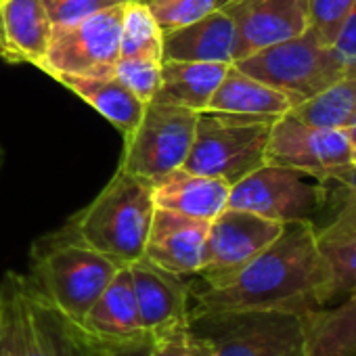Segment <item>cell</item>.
<instances>
[{"instance_id": "cell-1", "label": "cell", "mask_w": 356, "mask_h": 356, "mask_svg": "<svg viewBox=\"0 0 356 356\" xmlns=\"http://www.w3.org/2000/svg\"><path fill=\"white\" fill-rule=\"evenodd\" d=\"M329 268L312 220L287 222L281 235L235 275L191 281V316L206 312L270 310L304 316L325 308Z\"/></svg>"}, {"instance_id": "cell-2", "label": "cell", "mask_w": 356, "mask_h": 356, "mask_svg": "<svg viewBox=\"0 0 356 356\" xmlns=\"http://www.w3.org/2000/svg\"><path fill=\"white\" fill-rule=\"evenodd\" d=\"M155 212L151 181L118 168L103 191L61 229L118 266L143 258Z\"/></svg>"}, {"instance_id": "cell-3", "label": "cell", "mask_w": 356, "mask_h": 356, "mask_svg": "<svg viewBox=\"0 0 356 356\" xmlns=\"http://www.w3.org/2000/svg\"><path fill=\"white\" fill-rule=\"evenodd\" d=\"M120 268L59 229L34 243L28 281L67 318L80 323Z\"/></svg>"}, {"instance_id": "cell-4", "label": "cell", "mask_w": 356, "mask_h": 356, "mask_svg": "<svg viewBox=\"0 0 356 356\" xmlns=\"http://www.w3.org/2000/svg\"><path fill=\"white\" fill-rule=\"evenodd\" d=\"M191 333L208 356H308L302 316L270 310L191 316Z\"/></svg>"}, {"instance_id": "cell-5", "label": "cell", "mask_w": 356, "mask_h": 356, "mask_svg": "<svg viewBox=\"0 0 356 356\" xmlns=\"http://www.w3.org/2000/svg\"><path fill=\"white\" fill-rule=\"evenodd\" d=\"M275 122L204 111L200 113L195 140L183 168L195 174L222 178L233 187L241 178L264 165L266 145Z\"/></svg>"}, {"instance_id": "cell-6", "label": "cell", "mask_w": 356, "mask_h": 356, "mask_svg": "<svg viewBox=\"0 0 356 356\" xmlns=\"http://www.w3.org/2000/svg\"><path fill=\"white\" fill-rule=\"evenodd\" d=\"M197 120L200 113L187 107L149 101L140 122L124 138V155L118 168L147 181L183 168L195 140Z\"/></svg>"}, {"instance_id": "cell-7", "label": "cell", "mask_w": 356, "mask_h": 356, "mask_svg": "<svg viewBox=\"0 0 356 356\" xmlns=\"http://www.w3.org/2000/svg\"><path fill=\"white\" fill-rule=\"evenodd\" d=\"M233 65L248 76L283 90L296 99V105L346 78L331 49L323 47L310 30L302 36L260 49Z\"/></svg>"}, {"instance_id": "cell-8", "label": "cell", "mask_w": 356, "mask_h": 356, "mask_svg": "<svg viewBox=\"0 0 356 356\" xmlns=\"http://www.w3.org/2000/svg\"><path fill=\"white\" fill-rule=\"evenodd\" d=\"M124 5H118L70 26H53L49 49L36 67L49 74L51 78L113 76L115 65L120 61Z\"/></svg>"}, {"instance_id": "cell-9", "label": "cell", "mask_w": 356, "mask_h": 356, "mask_svg": "<svg viewBox=\"0 0 356 356\" xmlns=\"http://www.w3.org/2000/svg\"><path fill=\"white\" fill-rule=\"evenodd\" d=\"M321 185L304 181V174L264 163L231 187L229 208L254 212L277 222L312 220L323 210Z\"/></svg>"}, {"instance_id": "cell-10", "label": "cell", "mask_w": 356, "mask_h": 356, "mask_svg": "<svg viewBox=\"0 0 356 356\" xmlns=\"http://www.w3.org/2000/svg\"><path fill=\"white\" fill-rule=\"evenodd\" d=\"M283 227V222L268 220L254 212L237 208L222 210L210 222L204 264L195 279L216 283L235 275L262 250H266L281 235Z\"/></svg>"}, {"instance_id": "cell-11", "label": "cell", "mask_w": 356, "mask_h": 356, "mask_svg": "<svg viewBox=\"0 0 356 356\" xmlns=\"http://www.w3.org/2000/svg\"><path fill=\"white\" fill-rule=\"evenodd\" d=\"M264 163L316 178L352 163V157L343 130L310 126L291 115H283L270 128Z\"/></svg>"}, {"instance_id": "cell-12", "label": "cell", "mask_w": 356, "mask_h": 356, "mask_svg": "<svg viewBox=\"0 0 356 356\" xmlns=\"http://www.w3.org/2000/svg\"><path fill=\"white\" fill-rule=\"evenodd\" d=\"M143 329L153 337L191 323V281L174 275L145 256L128 264Z\"/></svg>"}, {"instance_id": "cell-13", "label": "cell", "mask_w": 356, "mask_h": 356, "mask_svg": "<svg viewBox=\"0 0 356 356\" xmlns=\"http://www.w3.org/2000/svg\"><path fill=\"white\" fill-rule=\"evenodd\" d=\"M222 9L237 28L235 61L310 28L308 0H227Z\"/></svg>"}, {"instance_id": "cell-14", "label": "cell", "mask_w": 356, "mask_h": 356, "mask_svg": "<svg viewBox=\"0 0 356 356\" xmlns=\"http://www.w3.org/2000/svg\"><path fill=\"white\" fill-rule=\"evenodd\" d=\"M208 229V220L155 208L143 256L174 275L195 277L204 264Z\"/></svg>"}, {"instance_id": "cell-15", "label": "cell", "mask_w": 356, "mask_h": 356, "mask_svg": "<svg viewBox=\"0 0 356 356\" xmlns=\"http://www.w3.org/2000/svg\"><path fill=\"white\" fill-rule=\"evenodd\" d=\"M151 191L155 208L208 222L229 208L231 197V185L227 181L195 174L187 168H178L161 178H155L151 181Z\"/></svg>"}, {"instance_id": "cell-16", "label": "cell", "mask_w": 356, "mask_h": 356, "mask_svg": "<svg viewBox=\"0 0 356 356\" xmlns=\"http://www.w3.org/2000/svg\"><path fill=\"white\" fill-rule=\"evenodd\" d=\"M78 325L88 337L101 343H126L149 335L140 323L128 266L115 273Z\"/></svg>"}, {"instance_id": "cell-17", "label": "cell", "mask_w": 356, "mask_h": 356, "mask_svg": "<svg viewBox=\"0 0 356 356\" xmlns=\"http://www.w3.org/2000/svg\"><path fill=\"white\" fill-rule=\"evenodd\" d=\"M237 28L220 7L206 17L163 34V61L235 63Z\"/></svg>"}, {"instance_id": "cell-18", "label": "cell", "mask_w": 356, "mask_h": 356, "mask_svg": "<svg viewBox=\"0 0 356 356\" xmlns=\"http://www.w3.org/2000/svg\"><path fill=\"white\" fill-rule=\"evenodd\" d=\"M53 24L42 0L0 3V59L38 65L49 49Z\"/></svg>"}, {"instance_id": "cell-19", "label": "cell", "mask_w": 356, "mask_h": 356, "mask_svg": "<svg viewBox=\"0 0 356 356\" xmlns=\"http://www.w3.org/2000/svg\"><path fill=\"white\" fill-rule=\"evenodd\" d=\"M293 105L296 99H291L283 90L268 86L266 82L256 80L241 72L239 67L231 65L206 111L264 118L275 122L287 115L293 109Z\"/></svg>"}, {"instance_id": "cell-20", "label": "cell", "mask_w": 356, "mask_h": 356, "mask_svg": "<svg viewBox=\"0 0 356 356\" xmlns=\"http://www.w3.org/2000/svg\"><path fill=\"white\" fill-rule=\"evenodd\" d=\"M233 63L161 61V86L157 101L204 113Z\"/></svg>"}, {"instance_id": "cell-21", "label": "cell", "mask_w": 356, "mask_h": 356, "mask_svg": "<svg viewBox=\"0 0 356 356\" xmlns=\"http://www.w3.org/2000/svg\"><path fill=\"white\" fill-rule=\"evenodd\" d=\"M24 287L40 356H95L97 341L88 337L78 323L67 318L49 298H44L28 277H24Z\"/></svg>"}, {"instance_id": "cell-22", "label": "cell", "mask_w": 356, "mask_h": 356, "mask_svg": "<svg viewBox=\"0 0 356 356\" xmlns=\"http://www.w3.org/2000/svg\"><path fill=\"white\" fill-rule=\"evenodd\" d=\"M61 86L78 95L90 107H95L109 124H113L122 136H130L143 118L145 103L138 101L115 76L84 78V76H57Z\"/></svg>"}, {"instance_id": "cell-23", "label": "cell", "mask_w": 356, "mask_h": 356, "mask_svg": "<svg viewBox=\"0 0 356 356\" xmlns=\"http://www.w3.org/2000/svg\"><path fill=\"white\" fill-rule=\"evenodd\" d=\"M308 356H356V293L302 316Z\"/></svg>"}, {"instance_id": "cell-24", "label": "cell", "mask_w": 356, "mask_h": 356, "mask_svg": "<svg viewBox=\"0 0 356 356\" xmlns=\"http://www.w3.org/2000/svg\"><path fill=\"white\" fill-rule=\"evenodd\" d=\"M325 202L323 210H331L325 225L316 227L318 245L337 243L356 235V163H348L316 176Z\"/></svg>"}, {"instance_id": "cell-25", "label": "cell", "mask_w": 356, "mask_h": 356, "mask_svg": "<svg viewBox=\"0 0 356 356\" xmlns=\"http://www.w3.org/2000/svg\"><path fill=\"white\" fill-rule=\"evenodd\" d=\"M304 124L343 130L356 115V76H346L293 105L287 113Z\"/></svg>"}, {"instance_id": "cell-26", "label": "cell", "mask_w": 356, "mask_h": 356, "mask_svg": "<svg viewBox=\"0 0 356 356\" xmlns=\"http://www.w3.org/2000/svg\"><path fill=\"white\" fill-rule=\"evenodd\" d=\"M120 57H155L163 61V32L147 0H128L124 5Z\"/></svg>"}, {"instance_id": "cell-27", "label": "cell", "mask_w": 356, "mask_h": 356, "mask_svg": "<svg viewBox=\"0 0 356 356\" xmlns=\"http://www.w3.org/2000/svg\"><path fill=\"white\" fill-rule=\"evenodd\" d=\"M323 258L329 268L325 289V306L356 293V235L337 243L321 245Z\"/></svg>"}, {"instance_id": "cell-28", "label": "cell", "mask_w": 356, "mask_h": 356, "mask_svg": "<svg viewBox=\"0 0 356 356\" xmlns=\"http://www.w3.org/2000/svg\"><path fill=\"white\" fill-rule=\"evenodd\" d=\"M113 76L145 105L155 99L161 86V59L120 57Z\"/></svg>"}, {"instance_id": "cell-29", "label": "cell", "mask_w": 356, "mask_h": 356, "mask_svg": "<svg viewBox=\"0 0 356 356\" xmlns=\"http://www.w3.org/2000/svg\"><path fill=\"white\" fill-rule=\"evenodd\" d=\"M147 5L161 32L168 34L220 9L225 0H147Z\"/></svg>"}, {"instance_id": "cell-30", "label": "cell", "mask_w": 356, "mask_h": 356, "mask_svg": "<svg viewBox=\"0 0 356 356\" xmlns=\"http://www.w3.org/2000/svg\"><path fill=\"white\" fill-rule=\"evenodd\" d=\"M356 0H308L310 32L323 47H331L341 24L350 15Z\"/></svg>"}, {"instance_id": "cell-31", "label": "cell", "mask_w": 356, "mask_h": 356, "mask_svg": "<svg viewBox=\"0 0 356 356\" xmlns=\"http://www.w3.org/2000/svg\"><path fill=\"white\" fill-rule=\"evenodd\" d=\"M42 3L53 26H70L124 5L128 0H42Z\"/></svg>"}, {"instance_id": "cell-32", "label": "cell", "mask_w": 356, "mask_h": 356, "mask_svg": "<svg viewBox=\"0 0 356 356\" xmlns=\"http://www.w3.org/2000/svg\"><path fill=\"white\" fill-rule=\"evenodd\" d=\"M151 356H208L206 346L191 333L189 325L153 335Z\"/></svg>"}, {"instance_id": "cell-33", "label": "cell", "mask_w": 356, "mask_h": 356, "mask_svg": "<svg viewBox=\"0 0 356 356\" xmlns=\"http://www.w3.org/2000/svg\"><path fill=\"white\" fill-rule=\"evenodd\" d=\"M331 53L335 61L341 65L346 76H356V3L341 24L335 40L331 42Z\"/></svg>"}, {"instance_id": "cell-34", "label": "cell", "mask_w": 356, "mask_h": 356, "mask_svg": "<svg viewBox=\"0 0 356 356\" xmlns=\"http://www.w3.org/2000/svg\"><path fill=\"white\" fill-rule=\"evenodd\" d=\"M151 346H153L151 335L136 339V341H126V343H101V341H97L95 356H151Z\"/></svg>"}, {"instance_id": "cell-35", "label": "cell", "mask_w": 356, "mask_h": 356, "mask_svg": "<svg viewBox=\"0 0 356 356\" xmlns=\"http://www.w3.org/2000/svg\"><path fill=\"white\" fill-rule=\"evenodd\" d=\"M343 132H346V138H348V147H350L352 163H356V115L350 120V124L343 128Z\"/></svg>"}, {"instance_id": "cell-36", "label": "cell", "mask_w": 356, "mask_h": 356, "mask_svg": "<svg viewBox=\"0 0 356 356\" xmlns=\"http://www.w3.org/2000/svg\"><path fill=\"white\" fill-rule=\"evenodd\" d=\"M3 165H5V147L0 143V172H3Z\"/></svg>"}, {"instance_id": "cell-37", "label": "cell", "mask_w": 356, "mask_h": 356, "mask_svg": "<svg viewBox=\"0 0 356 356\" xmlns=\"http://www.w3.org/2000/svg\"><path fill=\"white\" fill-rule=\"evenodd\" d=\"M0 3H3V0H0Z\"/></svg>"}, {"instance_id": "cell-38", "label": "cell", "mask_w": 356, "mask_h": 356, "mask_svg": "<svg viewBox=\"0 0 356 356\" xmlns=\"http://www.w3.org/2000/svg\"><path fill=\"white\" fill-rule=\"evenodd\" d=\"M225 3H227V0H225Z\"/></svg>"}]
</instances>
